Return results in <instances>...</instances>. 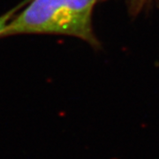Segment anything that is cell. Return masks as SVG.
<instances>
[{
    "instance_id": "6da1fadb",
    "label": "cell",
    "mask_w": 159,
    "mask_h": 159,
    "mask_svg": "<svg viewBox=\"0 0 159 159\" xmlns=\"http://www.w3.org/2000/svg\"><path fill=\"white\" fill-rule=\"evenodd\" d=\"M97 0H30L6 25L1 37L22 34L65 35L95 45L91 16Z\"/></svg>"
},
{
    "instance_id": "7a4b0ae2",
    "label": "cell",
    "mask_w": 159,
    "mask_h": 159,
    "mask_svg": "<svg viewBox=\"0 0 159 159\" xmlns=\"http://www.w3.org/2000/svg\"><path fill=\"white\" fill-rule=\"evenodd\" d=\"M28 2V0H26V1L22 2L21 5H19L18 6H16L14 7L13 9L10 10L9 12H7L6 13L3 14L2 16H0V37H1L2 34H3V32L6 27V25L8 24V22L14 17V15L16 14V12H18V10L20 9V7L25 5Z\"/></svg>"
}]
</instances>
